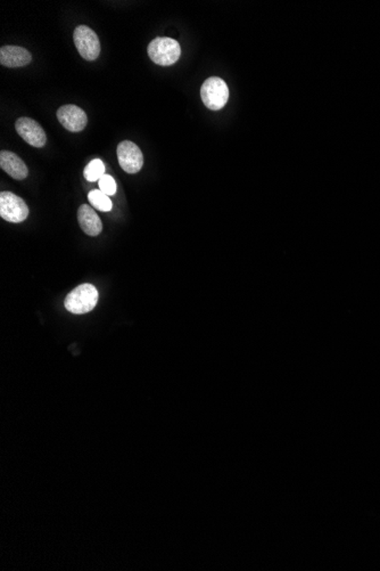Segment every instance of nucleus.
I'll return each mask as SVG.
<instances>
[{
	"mask_svg": "<svg viewBox=\"0 0 380 571\" xmlns=\"http://www.w3.org/2000/svg\"><path fill=\"white\" fill-rule=\"evenodd\" d=\"M98 291L92 284H81L68 293L65 308L71 314L82 315L92 312L98 303Z\"/></svg>",
	"mask_w": 380,
	"mask_h": 571,
	"instance_id": "f257e3e1",
	"label": "nucleus"
},
{
	"mask_svg": "<svg viewBox=\"0 0 380 571\" xmlns=\"http://www.w3.org/2000/svg\"><path fill=\"white\" fill-rule=\"evenodd\" d=\"M147 51L155 64L170 66L180 58L181 47L172 38L159 37L150 41Z\"/></svg>",
	"mask_w": 380,
	"mask_h": 571,
	"instance_id": "f03ea898",
	"label": "nucleus"
},
{
	"mask_svg": "<svg viewBox=\"0 0 380 571\" xmlns=\"http://www.w3.org/2000/svg\"><path fill=\"white\" fill-rule=\"evenodd\" d=\"M200 97L207 109L212 111L223 109L229 99L227 84L219 77L207 79L200 89Z\"/></svg>",
	"mask_w": 380,
	"mask_h": 571,
	"instance_id": "7ed1b4c3",
	"label": "nucleus"
},
{
	"mask_svg": "<svg viewBox=\"0 0 380 571\" xmlns=\"http://www.w3.org/2000/svg\"><path fill=\"white\" fill-rule=\"evenodd\" d=\"M75 47L85 61H95L100 54V42L95 31L87 25H79L73 34Z\"/></svg>",
	"mask_w": 380,
	"mask_h": 571,
	"instance_id": "20e7f679",
	"label": "nucleus"
},
{
	"mask_svg": "<svg viewBox=\"0 0 380 571\" xmlns=\"http://www.w3.org/2000/svg\"><path fill=\"white\" fill-rule=\"evenodd\" d=\"M0 216L8 223L18 224L27 219L29 207L23 199L10 192L0 194Z\"/></svg>",
	"mask_w": 380,
	"mask_h": 571,
	"instance_id": "39448f33",
	"label": "nucleus"
},
{
	"mask_svg": "<svg viewBox=\"0 0 380 571\" xmlns=\"http://www.w3.org/2000/svg\"><path fill=\"white\" fill-rule=\"evenodd\" d=\"M118 159L121 168L128 174H137L144 166L141 150L130 140H123L119 144Z\"/></svg>",
	"mask_w": 380,
	"mask_h": 571,
	"instance_id": "423d86ee",
	"label": "nucleus"
},
{
	"mask_svg": "<svg viewBox=\"0 0 380 571\" xmlns=\"http://www.w3.org/2000/svg\"><path fill=\"white\" fill-rule=\"evenodd\" d=\"M57 119L65 129L71 133H80L85 129L88 118L85 111L77 105L61 106L57 111Z\"/></svg>",
	"mask_w": 380,
	"mask_h": 571,
	"instance_id": "0eeeda50",
	"label": "nucleus"
},
{
	"mask_svg": "<svg viewBox=\"0 0 380 571\" xmlns=\"http://www.w3.org/2000/svg\"><path fill=\"white\" fill-rule=\"evenodd\" d=\"M15 129L17 134L23 138L27 144L33 147H44L47 142V137L42 127L30 118H20L15 123Z\"/></svg>",
	"mask_w": 380,
	"mask_h": 571,
	"instance_id": "6e6552de",
	"label": "nucleus"
},
{
	"mask_svg": "<svg viewBox=\"0 0 380 571\" xmlns=\"http://www.w3.org/2000/svg\"><path fill=\"white\" fill-rule=\"evenodd\" d=\"M32 61L30 51L17 46H3L0 48V63L7 68H22Z\"/></svg>",
	"mask_w": 380,
	"mask_h": 571,
	"instance_id": "1a4fd4ad",
	"label": "nucleus"
},
{
	"mask_svg": "<svg viewBox=\"0 0 380 571\" xmlns=\"http://www.w3.org/2000/svg\"><path fill=\"white\" fill-rule=\"evenodd\" d=\"M0 167L7 175H10V177L16 181H23L29 175V170L23 160L10 151H3L0 153Z\"/></svg>",
	"mask_w": 380,
	"mask_h": 571,
	"instance_id": "9d476101",
	"label": "nucleus"
},
{
	"mask_svg": "<svg viewBox=\"0 0 380 571\" xmlns=\"http://www.w3.org/2000/svg\"><path fill=\"white\" fill-rule=\"evenodd\" d=\"M78 221L82 231L89 236H98L102 233V220L88 204H82L81 207H79Z\"/></svg>",
	"mask_w": 380,
	"mask_h": 571,
	"instance_id": "9b49d317",
	"label": "nucleus"
},
{
	"mask_svg": "<svg viewBox=\"0 0 380 571\" xmlns=\"http://www.w3.org/2000/svg\"><path fill=\"white\" fill-rule=\"evenodd\" d=\"M88 200L92 207L103 212H109L112 210V201L109 195L103 193L100 190H94L88 194Z\"/></svg>",
	"mask_w": 380,
	"mask_h": 571,
	"instance_id": "f8f14e48",
	"label": "nucleus"
},
{
	"mask_svg": "<svg viewBox=\"0 0 380 571\" xmlns=\"http://www.w3.org/2000/svg\"><path fill=\"white\" fill-rule=\"evenodd\" d=\"M83 175L88 181H99L105 175V164H103L100 159H95L85 168Z\"/></svg>",
	"mask_w": 380,
	"mask_h": 571,
	"instance_id": "ddd939ff",
	"label": "nucleus"
},
{
	"mask_svg": "<svg viewBox=\"0 0 380 571\" xmlns=\"http://www.w3.org/2000/svg\"><path fill=\"white\" fill-rule=\"evenodd\" d=\"M99 185V190H102L103 193H105L106 195H114L116 193V190H118V186H116V181H114V178L111 177L109 175H104L98 181Z\"/></svg>",
	"mask_w": 380,
	"mask_h": 571,
	"instance_id": "4468645a",
	"label": "nucleus"
}]
</instances>
